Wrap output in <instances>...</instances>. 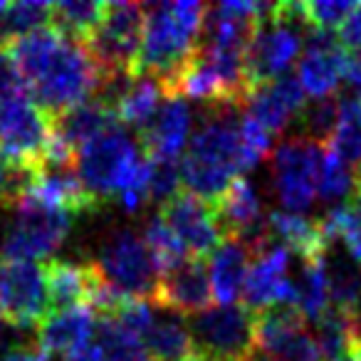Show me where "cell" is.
I'll return each mask as SVG.
<instances>
[{
	"label": "cell",
	"mask_w": 361,
	"mask_h": 361,
	"mask_svg": "<svg viewBox=\"0 0 361 361\" xmlns=\"http://www.w3.org/2000/svg\"><path fill=\"white\" fill-rule=\"evenodd\" d=\"M193 354L201 361H252V312L243 302L211 307L191 317Z\"/></svg>",
	"instance_id": "obj_8"
},
{
	"label": "cell",
	"mask_w": 361,
	"mask_h": 361,
	"mask_svg": "<svg viewBox=\"0 0 361 361\" xmlns=\"http://www.w3.org/2000/svg\"><path fill=\"white\" fill-rule=\"evenodd\" d=\"M267 231L275 243L302 257V262L322 260L331 245L322 235L319 221H310L302 213L272 211L267 213Z\"/></svg>",
	"instance_id": "obj_21"
},
{
	"label": "cell",
	"mask_w": 361,
	"mask_h": 361,
	"mask_svg": "<svg viewBox=\"0 0 361 361\" xmlns=\"http://www.w3.org/2000/svg\"><path fill=\"white\" fill-rule=\"evenodd\" d=\"M52 131L55 116L37 106L18 77L0 90V149L18 166L37 173Z\"/></svg>",
	"instance_id": "obj_4"
},
{
	"label": "cell",
	"mask_w": 361,
	"mask_h": 361,
	"mask_svg": "<svg viewBox=\"0 0 361 361\" xmlns=\"http://www.w3.org/2000/svg\"><path fill=\"white\" fill-rule=\"evenodd\" d=\"M144 40V6L104 3V16L97 30L82 42L87 55L99 67L102 77H134Z\"/></svg>",
	"instance_id": "obj_6"
},
{
	"label": "cell",
	"mask_w": 361,
	"mask_h": 361,
	"mask_svg": "<svg viewBox=\"0 0 361 361\" xmlns=\"http://www.w3.org/2000/svg\"><path fill=\"white\" fill-rule=\"evenodd\" d=\"M65 361H104V356H102L99 346H97L94 341H90V344L80 346L77 351L67 354V356H65Z\"/></svg>",
	"instance_id": "obj_40"
},
{
	"label": "cell",
	"mask_w": 361,
	"mask_h": 361,
	"mask_svg": "<svg viewBox=\"0 0 361 361\" xmlns=\"http://www.w3.org/2000/svg\"><path fill=\"white\" fill-rule=\"evenodd\" d=\"M354 6L356 3H346V0H312V3H302V13L312 30L331 32L346 20Z\"/></svg>",
	"instance_id": "obj_34"
},
{
	"label": "cell",
	"mask_w": 361,
	"mask_h": 361,
	"mask_svg": "<svg viewBox=\"0 0 361 361\" xmlns=\"http://www.w3.org/2000/svg\"><path fill=\"white\" fill-rule=\"evenodd\" d=\"M297 287V310L302 312L305 319H319L329 310V287H326L324 275V257L322 260L302 262L300 280L295 282Z\"/></svg>",
	"instance_id": "obj_28"
},
{
	"label": "cell",
	"mask_w": 361,
	"mask_h": 361,
	"mask_svg": "<svg viewBox=\"0 0 361 361\" xmlns=\"http://www.w3.org/2000/svg\"><path fill=\"white\" fill-rule=\"evenodd\" d=\"M114 124H119L114 109L99 97H92V99L82 102V104L55 116V131L65 139V144L75 154L85 144H90L92 139H97L106 129H111Z\"/></svg>",
	"instance_id": "obj_22"
},
{
	"label": "cell",
	"mask_w": 361,
	"mask_h": 361,
	"mask_svg": "<svg viewBox=\"0 0 361 361\" xmlns=\"http://www.w3.org/2000/svg\"><path fill=\"white\" fill-rule=\"evenodd\" d=\"M240 136H243V156H245V171L255 169L265 156L272 151V134L262 124H257L250 116L240 119Z\"/></svg>",
	"instance_id": "obj_37"
},
{
	"label": "cell",
	"mask_w": 361,
	"mask_h": 361,
	"mask_svg": "<svg viewBox=\"0 0 361 361\" xmlns=\"http://www.w3.org/2000/svg\"><path fill=\"white\" fill-rule=\"evenodd\" d=\"M243 171L245 156L238 106H211L180 161V180L186 191L216 203Z\"/></svg>",
	"instance_id": "obj_1"
},
{
	"label": "cell",
	"mask_w": 361,
	"mask_h": 361,
	"mask_svg": "<svg viewBox=\"0 0 361 361\" xmlns=\"http://www.w3.org/2000/svg\"><path fill=\"white\" fill-rule=\"evenodd\" d=\"M326 146L346 166L361 164V104L356 99H339V124Z\"/></svg>",
	"instance_id": "obj_29"
},
{
	"label": "cell",
	"mask_w": 361,
	"mask_h": 361,
	"mask_svg": "<svg viewBox=\"0 0 361 361\" xmlns=\"http://www.w3.org/2000/svg\"><path fill=\"white\" fill-rule=\"evenodd\" d=\"M94 312L90 307L50 312L37 326V344L45 354H72L80 346L90 344L94 331Z\"/></svg>",
	"instance_id": "obj_19"
},
{
	"label": "cell",
	"mask_w": 361,
	"mask_h": 361,
	"mask_svg": "<svg viewBox=\"0 0 361 361\" xmlns=\"http://www.w3.org/2000/svg\"><path fill=\"white\" fill-rule=\"evenodd\" d=\"M109 319L119 322L129 334L139 336V339L144 341L146 334H149L151 326H154V322H156L154 305H151L149 300H131V297H126V300L121 302L119 310H116V314L109 317Z\"/></svg>",
	"instance_id": "obj_36"
},
{
	"label": "cell",
	"mask_w": 361,
	"mask_h": 361,
	"mask_svg": "<svg viewBox=\"0 0 361 361\" xmlns=\"http://www.w3.org/2000/svg\"><path fill=\"white\" fill-rule=\"evenodd\" d=\"M144 156L121 124H114L77 151L75 169L82 186L104 206L131 183Z\"/></svg>",
	"instance_id": "obj_5"
},
{
	"label": "cell",
	"mask_w": 361,
	"mask_h": 361,
	"mask_svg": "<svg viewBox=\"0 0 361 361\" xmlns=\"http://www.w3.org/2000/svg\"><path fill=\"white\" fill-rule=\"evenodd\" d=\"M144 245L149 247L151 257H154L161 275L173 270L176 265H180L188 255L186 247L180 245V240L173 235V231H171L159 216L151 218L144 226Z\"/></svg>",
	"instance_id": "obj_31"
},
{
	"label": "cell",
	"mask_w": 361,
	"mask_h": 361,
	"mask_svg": "<svg viewBox=\"0 0 361 361\" xmlns=\"http://www.w3.org/2000/svg\"><path fill=\"white\" fill-rule=\"evenodd\" d=\"M191 109L183 99H164L154 119L139 131L144 159H178L191 134Z\"/></svg>",
	"instance_id": "obj_17"
},
{
	"label": "cell",
	"mask_w": 361,
	"mask_h": 361,
	"mask_svg": "<svg viewBox=\"0 0 361 361\" xmlns=\"http://www.w3.org/2000/svg\"><path fill=\"white\" fill-rule=\"evenodd\" d=\"M151 164V201H169L183 191L180 164L176 159H149Z\"/></svg>",
	"instance_id": "obj_35"
},
{
	"label": "cell",
	"mask_w": 361,
	"mask_h": 361,
	"mask_svg": "<svg viewBox=\"0 0 361 361\" xmlns=\"http://www.w3.org/2000/svg\"><path fill=\"white\" fill-rule=\"evenodd\" d=\"M47 290L42 265L35 260L0 257V319L18 329L40 326L47 317Z\"/></svg>",
	"instance_id": "obj_11"
},
{
	"label": "cell",
	"mask_w": 361,
	"mask_h": 361,
	"mask_svg": "<svg viewBox=\"0 0 361 361\" xmlns=\"http://www.w3.org/2000/svg\"><path fill=\"white\" fill-rule=\"evenodd\" d=\"M250 250L233 238L223 240L221 247L208 257V275H211L216 305H238V300L243 297L247 270H250Z\"/></svg>",
	"instance_id": "obj_20"
},
{
	"label": "cell",
	"mask_w": 361,
	"mask_h": 361,
	"mask_svg": "<svg viewBox=\"0 0 361 361\" xmlns=\"http://www.w3.org/2000/svg\"><path fill=\"white\" fill-rule=\"evenodd\" d=\"M243 106H245V116L255 119L270 134H275V131L285 129L295 116L302 114V109L307 106V99L297 75L285 72V75L275 77L267 85L255 87L245 97Z\"/></svg>",
	"instance_id": "obj_16"
},
{
	"label": "cell",
	"mask_w": 361,
	"mask_h": 361,
	"mask_svg": "<svg viewBox=\"0 0 361 361\" xmlns=\"http://www.w3.org/2000/svg\"><path fill=\"white\" fill-rule=\"evenodd\" d=\"M94 329V344L99 346L104 361H151L144 341L129 334L119 322L109 319V317H97Z\"/></svg>",
	"instance_id": "obj_27"
},
{
	"label": "cell",
	"mask_w": 361,
	"mask_h": 361,
	"mask_svg": "<svg viewBox=\"0 0 361 361\" xmlns=\"http://www.w3.org/2000/svg\"><path fill=\"white\" fill-rule=\"evenodd\" d=\"M16 216L0 238V257L8 260H32L52 257L72 228V216L60 208L23 196L16 203Z\"/></svg>",
	"instance_id": "obj_7"
},
{
	"label": "cell",
	"mask_w": 361,
	"mask_h": 361,
	"mask_svg": "<svg viewBox=\"0 0 361 361\" xmlns=\"http://www.w3.org/2000/svg\"><path fill=\"white\" fill-rule=\"evenodd\" d=\"M300 129L305 139H310L312 144L326 146L331 141L339 124V99L336 97H324V99H312L310 104L302 109V114L297 116Z\"/></svg>",
	"instance_id": "obj_30"
},
{
	"label": "cell",
	"mask_w": 361,
	"mask_h": 361,
	"mask_svg": "<svg viewBox=\"0 0 361 361\" xmlns=\"http://www.w3.org/2000/svg\"><path fill=\"white\" fill-rule=\"evenodd\" d=\"M324 146L312 144L305 136H290L270 154L272 191L285 211L302 213L317 196V173Z\"/></svg>",
	"instance_id": "obj_10"
},
{
	"label": "cell",
	"mask_w": 361,
	"mask_h": 361,
	"mask_svg": "<svg viewBox=\"0 0 361 361\" xmlns=\"http://www.w3.org/2000/svg\"><path fill=\"white\" fill-rule=\"evenodd\" d=\"M159 218L173 231L180 245L186 247L188 257L208 260L226 240L221 226H218L213 203L203 201L191 191H180L161 203Z\"/></svg>",
	"instance_id": "obj_12"
},
{
	"label": "cell",
	"mask_w": 361,
	"mask_h": 361,
	"mask_svg": "<svg viewBox=\"0 0 361 361\" xmlns=\"http://www.w3.org/2000/svg\"><path fill=\"white\" fill-rule=\"evenodd\" d=\"M32 173L18 166L6 151L0 149V208H16V203L25 196Z\"/></svg>",
	"instance_id": "obj_33"
},
{
	"label": "cell",
	"mask_w": 361,
	"mask_h": 361,
	"mask_svg": "<svg viewBox=\"0 0 361 361\" xmlns=\"http://www.w3.org/2000/svg\"><path fill=\"white\" fill-rule=\"evenodd\" d=\"M307 47L302 52L300 67H297V80H300L305 94L314 99L334 97L341 80H346L349 72V52L341 47L331 32L324 30H307Z\"/></svg>",
	"instance_id": "obj_15"
},
{
	"label": "cell",
	"mask_w": 361,
	"mask_h": 361,
	"mask_svg": "<svg viewBox=\"0 0 361 361\" xmlns=\"http://www.w3.org/2000/svg\"><path fill=\"white\" fill-rule=\"evenodd\" d=\"M354 191V171L329 149H322L319 173H317V196L322 201H339Z\"/></svg>",
	"instance_id": "obj_32"
},
{
	"label": "cell",
	"mask_w": 361,
	"mask_h": 361,
	"mask_svg": "<svg viewBox=\"0 0 361 361\" xmlns=\"http://www.w3.org/2000/svg\"><path fill=\"white\" fill-rule=\"evenodd\" d=\"M203 3H156L144 8V40L134 67V77H154L166 82L191 60L201 40Z\"/></svg>",
	"instance_id": "obj_2"
},
{
	"label": "cell",
	"mask_w": 361,
	"mask_h": 361,
	"mask_svg": "<svg viewBox=\"0 0 361 361\" xmlns=\"http://www.w3.org/2000/svg\"><path fill=\"white\" fill-rule=\"evenodd\" d=\"M346 82L354 90V99L361 104V62L351 60L349 62V72H346Z\"/></svg>",
	"instance_id": "obj_41"
},
{
	"label": "cell",
	"mask_w": 361,
	"mask_h": 361,
	"mask_svg": "<svg viewBox=\"0 0 361 361\" xmlns=\"http://www.w3.org/2000/svg\"><path fill=\"white\" fill-rule=\"evenodd\" d=\"M13 80H16V75H13L11 65H8V60H6V52H3V45H0V90Z\"/></svg>",
	"instance_id": "obj_42"
},
{
	"label": "cell",
	"mask_w": 361,
	"mask_h": 361,
	"mask_svg": "<svg viewBox=\"0 0 361 361\" xmlns=\"http://www.w3.org/2000/svg\"><path fill=\"white\" fill-rule=\"evenodd\" d=\"M154 307L183 317H196L216 305L213 300L211 275H208V260L186 257L173 270L164 272L156 285Z\"/></svg>",
	"instance_id": "obj_14"
},
{
	"label": "cell",
	"mask_w": 361,
	"mask_h": 361,
	"mask_svg": "<svg viewBox=\"0 0 361 361\" xmlns=\"http://www.w3.org/2000/svg\"><path fill=\"white\" fill-rule=\"evenodd\" d=\"M180 361H201V359H198L196 354H191V356H186V359H180Z\"/></svg>",
	"instance_id": "obj_43"
},
{
	"label": "cell",
	"mask_w": 361,
	"mask_h": 361,
	"mask_svg": "<svg viewBox=\"0 0 361 361\" xmlns=\"http://www.w3.org/2000/svg\"><path fill=\"white\" fill-rule=\"evenodd\" d=\"M339 42L351 60L361 62V3H356L354 11L339 25Z\"/></svg>",
	"instance_id": "obj_38"
},
{
	"label": "cell",
	"mask_w": 361,
	"mask_h": 361,
	"mask_svg": "<svg viewBox=\"0 0 361 361\" xmlns=\"http://www.w3.org/2000/svg\"><path fill=\"white\" fill-rule=\"evenodd\" d=\"M161 97H164V90H161L159 80H154V77H134L126 85V90L119 94V99L114 102L116 121L121 126H136L141 131L159 111Z\"/></svg>",
	"instance_id": "obj_23"
},
{
	"label": "cell",
	"mask_w": 361,
	"mask_h": 361,
	"mask_svg": "<svg viewBox=\"0 0 361 361\" xmlns=\"http://www.w3.org/2000/svg\"><path fill=\"white\" fill-rule=\"evenodd\" d=\"M104 16V3L97 0H62L52 3V25L65 37L75 42H85Z\"/></svg>",
	"instance_id": "obj_26"
},
{
	"label": "cell",
	"mask_w": 361,
	"mask_h": 361,
	"mask_svg": "<svg viewBox=\"0 0 361 361\" xmlns=\"http://www.w3.org/2000/svg\"><path fill=\"white\" fill-rule=\"evenodd\" d=\"M102 82L104 77L85 47L65 37L27 92L40 109L50 116H60L62 111L97 97Z\"/></svg>",
	"instance_id": "obj_3"
},
{
	"label": "cell",
	"mask_w": 361,
	"mask_h": 361,
	"mask_svg": "<svg viewBox=\"0 0 361 361\" xmlns=\"http://www.w3.org/2000/svg\"><path fill=\"white\" fill-rule=\"evenodd\" d=\"M0 361H47V354L35 344H16L3 354Z\"/></svg>",
	"instance_id": "obj_39"
},
{
	"label": "cell",
	"mask_w": 361,
	"mask_h": 361,
	"mask_svg": "<svg viewBox=\"0 0 361 361\" xmlns=\"http://www.w3.org/2000/svg\"><path fill=\"white\" fill-rule=\"evenodd\" d=\"M247 270L243 287V305L250 312L270 310V307H297V287L287 277L290 270V250L272 240L262 247Z\"/></svg>",
	"instance_id": "obj_13"
},
{
	"label": "cell",
	"mask_w": 361,
	"mask_h": 361,
	"mask_svg": "<svg viewBox=\"0 0 361 361\" xmlns=\"http://www.w3.org/2000/svg\"><path fill=\"white\" fill-rule=\"evenodd\" d=\"M102 277L131 300H154L159 285V267L151 257L144 238L129 228L114 231L99 247L97 257Z\"/></svg>",
	"instance_id": "obj_9"
},
{
	"label": "cell",
	"mask_w": 361,
	"mask_h": 361,
	"mask_svg": "<svg viewBox=\"0 0 361 361\" xmlns=\"http://www.w3.org/2000/svg\"><path fill=\"white\" fill-rule=\"evenodd\" d=\"M42 277H45L50 312L87 307V295L94 277V260L72 262L65 257H47L42 262Z\"/></svg>",
	"instance_id": "obj_18"
},
{
	"label": "cell",
	"mask_w": 361,
	"mask_h": 361,
	"mask_svg": "<svg viewBox=\"0 0 361 361\" xmlns=\"http://www.w3.org/2000/svg\"><path fill=\"white\" fill-rule=\"evenodd\" d=\"M324 275L329 287V302L336 310L359 314L361 305V267L351 257L339 255L331 247L324 255Z\"/></svg>",
	"instance_id": "obj_24"
},
{
	"label": "cell",
	"mask_w": 361,
	"mask_h": 361,
	"mask_svg": "<svg viewBox=\"0 0 361 361\" xmlns=\"http://www.w3.org/2000/svg\"><path fill=\"white\" fill-rule=\"evenodd\" d=\"M144 346L154 361H180L193 354V336L186 322L171 312L169 317L154 322Z\"/></svg>",
	"instance_id": "obj_25"
}]
</instances>
